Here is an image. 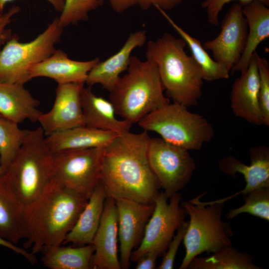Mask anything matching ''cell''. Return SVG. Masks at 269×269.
I'll use <instances>...</instances> for the list:
<instances>
[{"mask_svg":"<svg viewBox=\"0 0 269 269\" xmlns=\"http://www.w3.org/2000/svg\"><path fill=\"white\" fill-rule=\"evenodd\" d=\"M147 132L118 134L105 147L100 182L107 197L153 204L160 186L148 161Z\"/></svg>","mask_w":269,"mask_h":269,"instance_id":"6da1fadb","label":"cell"},{"mask_svg":"<svg viewBox=\"0 0 269 269\" xmlns=\"http://www.w3.org/2000/svg\"><path fill=\"white\" fill-rule=\"evenodd\" d=\"M88 200L54 180L26 218L25 248L35 255L62 245Z\"/></svg>","mask_w":269,"mask_h":269,"instance_id":"7a4b0ae2","label":"cell"},{"mask_svg":"<svg viewBox=\"0 0 269 269\" xmlns=\"http://www.w3.org/2000/svg\"><path fill=\"white\" fill-rule=\"evenodd\" d=\"M43 129L30 130L2 176L4 185L26 219L54 181L52 153Z\"/></svg>","mask_w":269,"mask_h":269,"instance_id":"3957f363","label":"cell"},{"mask_svg":"<svg viewBox=\"0 0 269 269\" xmlns=\"http://www.w3.org/2000/svg\"><path fill=\"white\" fill-rule=\"evenodd\" d=\"M186 46L181 37L165 32L148 41L145 57L156 65L168 98L188 108L198 103L204 79L201 67L186 54Z\"/></svg>","mask_w":269,"mask_h":269,"instance_id":"277c9868","label":"cell"},{"mask_svg":"<svg viewBox=\"0 0 269 269\" xmlns=\"http://www.w3.org/2000/svg\"><path fill=\"white\" fill-rule=\"evenodd\" d=\"M127 72L110 91L117 116L132 125L169 103L156 65L132 56Z\"/></svg>","mask_w":269,"mask_h":269,"instance_id":"5b68a950","label":"cell"},{"mask_svg":"<svg viewBox=\"0 0 269 269\" xmlns=\"http://www.w3.org/2000/svg\"><path fill=\"white\" fill-rule=\"evenodd\" d=\"M200 197L181 204L190 220L183 240L185 254L179 269H188L193 259L203 253H213L232 245V228L222 219L224 203L202 202Z\"/></svg>","mask_w":269,"mask_h":269,"instance_id":"8992f818","label":"cell"},{"mask_svg":"<svg viewBox=\"0 0 269 269\" xmlns=\"http://www.w3.org/2000/svg\"><path fill=\"white\" fill-rule=\"evenodd\" d=\"M187 107L172 103L149 113L137 124L158 134L164 141L187 150L200 149L214 135L211 124Z\"/></svg>","mask_w":269,"mask_h":269,"instance_id":"52a82bcc","label":"cell"},{"mask_svg":"<svg viewBox=\"0 0 269 269\" xmlns=\"http://www.w3.org/2000/svg\"><path fill=\"white\" fill-rule=\"evenodd\" d=\"M63 28L56 17L31 41L21 42L13 35L0 51V82L24 85L30 81L31 68L54 52Z\"/></svg>","mask_w":269,"mask_h":269,"instance_id":"ba28073f","label":"cell"},{"mask_svg":"<svg viewBox=\"0 0 269 269\" xmlns=\"http://www.w3.org/2000/svg\"><path fill=\"white\" fill-rule=\"evenodd\" d=\"M105 149L93 147L52 153L54 180L89 199L100 182Z\"/></svg>","mask_w":269,"mask_h":269,"instance_id":"9c48e42d","label":"cell"},{"mask_svg":"<svg viewBox=\"0 0 269 269\" xmlns=\"http://www.w3.org/2000/svg\"><path fill=\"white\" fill-rule=\"evenodd\" d=\"M147 159L160 188L169 198L187 184L195 169L188 150L160 138H150Z\"/></svg>","mask_w":269,"mask_h":269,"instance_id":"30bf717a","label":"cell"},{"mask_svg":"<svg viewBox=\"0 0 269 269\" xmlns=\"http://www.w3.org/2000/svg\"><path fill=\"white\" fill-rule=\"evenodd\" d=\"M168 198L163 192L155 199L153 211L148 221L138 247L133 251L131 260L136 262L144 253L150 251L164 254L178 228L185 221L186 210L181 206L177 192Z\"/></svg>","mask_w":269,"mask_h":269,"instance_id":"8fae6325","label":"cell"},{"mask_svg":"<svg viewBox=\"0 0 269 269\" xmlns=\"http://www.w3.org/2000/svg\"><path fill=\"white\" fill-rule=\"evenodd\" d=\"M248 35V25L240 3H234L225 15L221 31L214 39L203 44L212 52L213 59L230 72L240 59Z\"/></svg>","mask_w":269,"mask_h":269,"instance_id":"7c38bea8","label":"cell"},{"mask_svg":"<svg viewBox=\"0 0 269 269\" xmlns=\"http://www.w3.org/2000/svg\"><path fill=\"white\" fill-rule=\"evenodd\" d=\"M115 200L121 268L128 269L133 249L139 245L154 204H146L127 199Z\"/></svg>","mask_w":269,"mask_h":269,"instance_id":"4fadbf2b","label":"cell"},{"mask_svg":"<svg viewBox=\"0 0 269 269\" xmlns=\"http://www.w3.org/2000/svg\"><path fill=\"white\" fill-rule=\"evenodd\" d=\"M83 83L58 85L52 108L42 113L38 122L45 135L85 126L81 103Z\"/></svg>","mask_w":269,"mask_h":269,"instance_id":"5bb4252c","label":"cell"},{"mask_svg":"<svg viewBox=\"0 0 269 269\" xmlns=\"http://www.w3.org/2000/svg\"><path fill=\"white\" fill-rule=\"evenodd\" d=\"M256 51L247 70L234 81L230 100L236 116L253 125H261L264 122L259 103L260 79Z\"/></svg>","mask_w":269,"mask_h":269,"instance_id":"9a60e30c","label":"cell"},{"mask_svg":"<svg viewBox=\"0 0 269 269\" xmlns=\"http://www.w3.org/2000/svg\"><path fill=\"white\" fill-rule=\"evenodd\" d=\"M118 238L115 200L107 197L100 223L92 242L94 253L91 260V269H121L118 254Z\"/></svg>","mask_w":269,"mask_h":269,"instance_id":"2e32d148","label":"cell"},{"mask_svg":"<svg viewBox=\"0 0 269 269\" xmlns=\"http://www.w3.org/2000/svg\"><path fill=\"white\" fill-rule=\"evenodd\" d=\"M249 151V165L232 156L225 157L219 162V168L221 172L232 176L240 173L244 176L246 184L242 190L224 199L214 201L215 202L225 203L240 194L245 195L256 189L269 187V148L265 146L253 147Z\"/></svg>","mask_w":269,"mask_h":269,"instance_id":"e0dca14e","label":"cell"},{"mask_svg":"<svg viewBox=\"0 0 269 269\" xmlns=\"http://www.w3.org/2000/svg\"><path fill=\"white\" fill-rule=\"evenodd\" d=\"M100 61L96 58L80 61L70 59L61 49H56L48 58L33 66L29 72L31 80L36 77H47L58 85L86 83L88 73Z\"/></svg>","mask_w":269,"mask_h":269,"instance_id":"ac0fdd59","label":"cell"},{"mask_svg":"<svg viewBox=\"0 0 269 269\" xmlns=\"http://www.w3.org/2000/svg\"><path fill=\"white\" fill-rule=\"evenodd\" d=\"M147 40L146 32L139 30L130 34L122 48L106 60L97 63L88 73L86 83L100 84L109 91L115 86L120 75L127 70L133 51L142 47Z\"/></svg>","mask_w":269,"mask_h":269,"instance_id":"d6986e66","label":"cell"},{"mask_svg":"<svg viewBox=\"0 0 269 269\" xmlns=\"http://www.w3.org/2000/svg\"><path fill=\"white\" fill-rule=\"evenodd\" d=\"M81 103L85 126L118 134L130 131L132 124L119 119L110 101L96 95L90 86L83 88Z\"/></svg>","mask_w":269,"mask_h":269,"instance_id":"ffe728a7","label":"cell"},{"mask_svg":"<svg viewBox=\"0 0 269 269\" xmlns=\"http://www.w3.org/2000/svg\"><path fill=\"white\" fill-rule=\"evenodd\" d=\"M39 102L24 85L0 82V116L18 124L28 120L38 122L42 113Z\"/></svg>","mask_w":269,"mask_h":269,"instance_id":"44dd1931","label":"cell"},{"mask_svg":"<svg viewBox=\"0 0 269 269\" xmlns=\"http://www.w3.org/2000/svg\"><path fill=\"white\" fill-rule=\"evenodd\" d=\"M241 5L249 31L244 50L237 63L231 69L232 73L244 72L258 45L269 37V8L267 5L256 0Z\"/></svg>","mask_w":269,"mask_h":269,"instance_id":"7402d4cb","label":"cell"},{"mask_svg":"<svg viewBox=\"0 0 269 269\" xmlns=\"http://www.w3.org/2000/svg\"><path fill=\"white\" fill-rule=\"evenodd\" d=\"M118 134L86 126L51 134L45 137L52 153L69 150L107 147Z\"/></svg>","mask_w":269,"mask_h":269,"instance_id":"603a6c76","label":"cell"},{"mask_svg":"<svg viewBox=\"0 0 269 269\" xmlns=\"http://www.w3.org/2000/svg\"><path fill=\"white\" fill-rule=\"evenodd\" d=\"M106 198L105 189L100 182L63 244L71 243L78 246L92 244L100 223Z\"/></svg>","mask_w":269,"mask_h":269,"instance_id":"cb8c5ba5","label":"cell"},{"mask_svg":"<svg viewBox=\"0 0 269 269\" xmlns=\"http://www.w3.org/2000/svg\"><path fill=\"white\" fill-rule=\"evenodd\" d=\"M2 176L0 177V237L16 245L27 237L26 219L6 188Z\"/></svg>","mask_w":269,"mask_h":269,"instance_id":"d4e9b609","label":"cell"},{"mask_svg":"<svg viewBox=\"0 0 269 269\" xmlns=\"http://www.w3.org/2000/svg\"><path fill=\"white\" fill-rule=\"evenodd\" d=\"M157 9L188 46L192 56L202 70L204 80L211 82L229 78V70L210 57L199 40L192 36L179 26L165 11L159 8Z\"/></svg>","mask_w":269,"mask_h":269,"instance_id":"484cf974","label":"cell"},{"mask_svg":"<svg viewBox=\"0 0 269 269\" xmlns=\"http://www.w3.org/2000/svg\"><path fill=\"white\" fill-rule=\"evenodd\" d=\"M94 253L92 244L77 247H53L44 253L43 265L50 269H89Z\"/></svg>","mask_w":269,"mask_h":269,"instance_id":"4316f807","label":"cell"},{"mask_svg":"<svg viewBox=\"0 0 269 269\" xmlns=\"http://www.w3.org/2000/svg\"><path fill=\"white\" fill-rule=\"evenodd\" d=\"M190 269H261L252 257L232 246L226 247L206 257H196L190 262Z\"/></svg>","mask_w":269,"mask_h":269,"instance_id":"83f0119b","label":"cell"},{"mask_svg":"<svg viewBox=\"0 0 269 269\" xmlns=\"http://www.w3.org/2000/svg\"><path fill=\"white\" fill-rule=\"evenodd\" d=\"M29 130L0 116V164L4 172L7 169L23 144Z\"/></svg>","mask_w":269,"mask_h":269,"instance_id":"f1b7e54d","label":"cell"},{"mask_svg":"<svg viewBox=\"0 0 269 269\" xmlns=\"http://www.w3.org/2000/svg\"><path fill=\"white\" fill-rule=\"evenodd\" d=\"M245 203L230 210L226 215L228 219H232L242 213H248L266 221H269V187L256 189L243 195Z\"/></svg>","mask_w":269,"mask_h":269,"instance_id":"f546056e","label":"cell"},{"mask_svg":"<svg viewBox=\"0 0 269 269\" xmlns=\"http://www.w3.org/2000/svg\"><path fill=\"white\" fill-rule=\"evenodd\" d=\"M105 0H65L64 5L59 22L63 28L70 25L77 24L86 21L89 14L93 10L101 6Z\"/></svg>","mask_w":269,"mask_h":269,"instance_id":"4dcf8cb0","label":"cell"},{"mask_svg":"<svg viewBox=\"0 0 269 269\" xmlns=\"http://www.w3.org/2000/svg\"><path fill=\"white\" fill-rule=\"evenodd\" d=\"M258 68L259 85V103L264 125L269 126V63L256 51Z\"/></svg>","mask_w":269,"mask_h":269,"instance_id":"1f68e13d","label":"cell"},{"mask_svg":"<svg viewBox=\"0 0 269 269\" xmlns=\"http://www.w3.org/2000/svg\"><path fill=\"white\" fill-rule=\"evenodd\" d=\"M188 221H185L178 228L170 242L158 269H172L179 246L183 241L188 227Z\"/></svg>","mask_w":269,"mask_h":269,"instance_id":"d6a6232c","label":"cell"},{"mask_svg":"<svg viewBox=\"0 0 269 269\" xmlns=\"http://www.w3.org/2000/svg\"><path fill=\"white\" fill-rule=\"evenodd\" d=\"M235 0H205L201 3V7L206 10L207 19L211 25H219V15L224 6L229 2ZM241 4H245L255 0H235ZM259 0L267 6L269 5V0Z\"/></svg>","mask_w":269,"mask_h":269,"instance_id":"836d02e7","label":"cell"},{"mask_svg":"<svg viewBox=\"0 0 269 269\" xmlns=\"http://www.w3.org/2000/svg\"><path fill=\"white\" fill-rule=\"evenodd\" d=\"M20 11L17 5H13L6 12L0 14V51L6 42L12 36L11 30L7 27L13 17Z\"/></svg>","mask_w":269,"mask_h":269,"instance_id":"e575fe53","label":"cell"},{"mask_svg":"<svg viewBox=\"0 0 269 269\" xmlns=\"http://www.w3.org/2000/svg\"><path fill=\"white\" fill-rule=\"evenodd\" d=\"M183 0H137L140 8L146 10L152 6L164 11L171 10L179 5Z\"/></svg>","mask_w":269,"mask_h":269,"instance_id":"d590c367","label":"cell"},{"mask_svg":"<svg viewBox=\"0 0 269 269\" xmlns=\"http://www.w3.org/2000/svg\"><path fill=\"white\" fill-rule=\"evenodd\" d=\"M159 254L154 251H148L142 254L137 260L136 269H154L156 268V261Z\"/></svg>","mask_w":269,"mask_h":269,"instance_id":"8d00e7d4","label":"cell"},{"mask_svg":"<svg viewBox=\"0 0 269 269\" xmlns=\"http://www.w3.org/2000/svg\"><path fill=\"white\" fill-rule=\"evenodd\" d=\"M0 246L8 248L14 252L19 254L25 258L31 264H34L36 262V259L34 255L29 253L25 249L16 246L15 244L7 241L0 237Z\"/></svg>","mask_w":269,"mask_h":269,"instance_id":"74e56055","label":"cell"},{"mask_svg":"<svg viewBox=\"0 0 269 269\" xmlns=\"http://www.w3.org/2000/svg\"><path fill=\"white\" fill-rule=\"evenodd\" d=\"M113 10L122 13L137 4V0H108Z\"/></svg>","mask_w":269,"mask_h":269,"instance_id":"f35d334b","label":"cell"},{"mask_svg":"<svg viewBox=\"0 0 269 269\" xmlns=\"http://www.w3.org/2000/svg\"><path fill=\"white\" fill-rule=\"evenodd\" d=\"M14 0H0V9L3 11L5 5ZM54 8L59 12H61L64 5L65 0H46Z\"/></svg>","mask_w":269,"mask_h":269,"instance_id":"ab89813d","label":"cell"},{"mask_svg":"<svg viewBox=\"0 0 269 269\" xmlns=\"http://www.w3.org/2000/svg\"><path fill=\"white\" fill-rule=\"evenodd\" d=\"M4 174V171L0 164V177H2Z\"/></svg>","mask_w":269,"mask_h":269,"instance_id":"60d3db41","label":"cell"},{"mask_svg":"<svg viewBox=\"0 0 269 269\" xmlns=\"http://www.w3.org/2000/svg\"><path fill=\"white\" fill-rule=\"evenodd\" d=\"M4 11H1L0 9V14H2Z\"/></svg>","mask_w":269,"mask_h":269,"instance_id":"b9f144b4","label":"cell"},{"mask_svg":"<svg viewBox=\"0 0 269 269\" xmlns=\"http://www.w3.org/2000/svg\"></svg>","mask_w":269,"mask_h":269,"instance_id":"7bdbcfd3","label":"cell"}]
</instances>
